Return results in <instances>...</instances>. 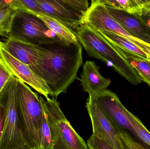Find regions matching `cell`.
Instances as JSON below:
<instances>
[{
    "mask_svg": "<svg viewBox=\"0 0 150 149\" xmlns=\"http://www.w3.org/2000/svg\"><path fill=\"white\" fill-rule=\"evenodd\" d=\"M50 45L45 48L38 59L29 66L49 87L50 96L57 98L61 94L66 93L77 79L83 64V46L79 42L69 45Z\"/></svg>",
    "mask_w": 150,
    "mask_h": 149,
    "instance_id": "cell-1",
    "label": "cell"
},
{
    "mask_svg": "<svg viewBox=\"0 0 150 149\" xmlns=\"http://www.w3.org/2000/svg\"><path fill=\"white\" fill-rule=\"evenodd\" d=\"M76 30L79 42L89 56L112 66L131 84H141L142 80L127 59L98 31L86 24H82Z\"/></svg>",
    "mask_w": 150,
    "mask_h": 149,
    "instance_id": "cell-2",
    "label": "cell"
},
{
    "mask_svg": "<svg viewBox=\"0 0 150 149\" xmlns=\"http://www.w3.org/2000/svg\"><path fill=\"white\" fill-rule=\"evenodd\" d=\"M17 78L12 75L0 92V103L6 112L0 149H29L24 134L16 92Z\"/></svg>",
    "mask_w": 150,
    "mask_h": 149,
    "instance_id": "cell-3",
    "label": "cell"
},
{
    "mask_svg": "<svg viewBox=\"0 0 150 149\" xmlns=\"http://www.w3.org/2000/svg\"><path fill=\"white\" fill-rule=\"evenodd\" d=\"M16 92L26 143L29 149H40L44 110L39 96L17 78Z\"/></svg>",
    "mask_w": 150,
    "mask_h": 149,
    "instance_id": "cell-4",
    "label": "cell"
},
{
    "mask_svg": "<svg viewBox=\"0 0 150 149\" xmlns=\"http://www.w3.org/2000/svg\"><path fill=\"white\" fill-rule=\"evenodd\" d=\"M39 98L48 120L53 149H88L86 143L67 120L56 98Z\"/></svg>",
    "mask_w": 150,
    "mask_h": 149,
    "instance_id": "cell-5",
    "label": "cell"
},
{
    "mask_svg": "<svg viewBox=\"0 0 150 149\" xmlns=\"http://www.w3.org/2000/svg\"><path fill=\"white\" fill-rule=\"evenodd\" d=\"M8 38L40 45L62 44L40 18L22 9L16 10Z\"/></svg>",
    "mask_w": 150,
    "mask_h": 149,
    "instance_id": "cell-6",
    "label": "cell"
},
{
    "mask_svg": "<svg viewBox=\"0 0 150 149\" xmlns=\"http://www.w3.org/2000/svg\"><path fill=\"white\" fill-rule=\"evenodd\" d=\"M92 100L110 121L115 130L124 129L134 135L129 111L122 105L115 93L106 90Z\"/></svg>",
    "mask_w": 150,
    "mask_h": 149,
    "instance_id": "cell-7",
    "label": "cell"
},
{
    "mask_svg": "<svg viewBox=\"0 0 150 149\" xmlns=\"http://www.w3.org/2000/svg\"><path fill=\"white\" fill-rule=\"evenodd\" d=\"M0 60L7 69L17 78L27 84L45 97L51 95V90L46 83L33 72L30 66L11 55L0 41Z\"/></svg>",
    "mask_w": 150,
    "mask_h": 149,
    "instance_id": "cell-8",
    "label": "cell"
},
{
    "mask_svg": "<svg viewBox=\"0 0 150 149\" xmlns=\"http://www.w3.org/2000/svg\"><path fill=\"white\" fill-rule=\"evenodd\" d=\"M86 107L90 116L93 134L106 140L114 149H124L122 143L110 121L95 102L88 97Z\"/></svg>",
    "mask_w": 150,
    "mask_h": 149,
    "instance_id": "cell-9",
    "label": "cell"
},
{
    "mask_svg": "<svg viewBox=\"0 0 150 149\" xmlns=\"http://www.w3.org/2000/svg\"><path fill=\"white\" fill-rule=\"evenodd\" d=\"M43 14L63 23L72 29L82 24L83 15L61 0H34Z\"/></svg>",
    "mask_w": 150,
    "mask_h": 149,
    "instance_id": "cell-10",
    "label": "cell"
},
{
    "mask_svg": "<svg viewBox=\"0 0 150 149\" xmlns=\"http://www.w3.org/2000/svg\"><path fill=\"white\" fill-rule=\"evenodd\" d=\"M100 66L93 61L87 60L83 65L80 80L83 90L89 94L91 99L107 90L111 84L110 79L100 74Z\"/></svg>",
    "mask_w": 150,
    "mask_h": 149,
    "instance_id": "cell-11",
    "label": "cell"
},
{
    "mask_svg": "<svg viewBox=\"0 0 150 149\" xmlns=\"http://www.w3.org/2000/svg\"><path fill=\"white\" fill-rule=\"evenodd\" d=\"M4 48L15 58L30 66L33 64L40 57L45 47L20 41L11 38L3 43Z\"/></svg>",
    "mask_w": 150,
    "mask_h": 149,
    "instance_id": "cell-12",
    "label": "cell"
},
{
    "mask_svg": "<svg viewBox=\"0 0 150 149\" xmlns=\"http://www.w3.org/2000/svg\"><path fill=\"white\" fill-rule=\"evenodd\" d=\"M112 16L131 35L150 43V32L148 29L130 14L119 9L107 7Z\"/></svg>",
    "mask_w": 150,
    "mask_h": 149,
    "instance_id": "cell-13",
    "label": "cell"
},
{
    "mask_svg": "<svg viewBox=\"0 0 150 149\" xmlns=\"http://www.w3.org/2000/svg\"><path fill=\"white\" fill-rule=\"evenodd\" d=\"M36 16L54 32L62 44L69 45L79 43L75 31L63 23L45 14H40Z\"/></svg>",
    "mask_w": 150,
    "mask_h": 149,
    "instance_id": "cell-14",
    "label": "cell"
},
{
    "mask_svg": "<svg viewBox=\"0 0 150 149\" xmlns=\"http://www.w3.org/2000/svg\"><path fill=\"white\" fill-rule=\"evenodd\" d=\"M98 31L117 50L150 60L149 56L145 52L125 38L112 32L101 31Z\"/></svg>",
    "mask_w": 150,
    "mask_h": 149,
    "instance_id": "cell-15",
    "label": "cell"
},
{
    "mask_svg": "<svg viewBox=\"0 0 150 149\" xmlns=\"http://www.w3.org/2000/svg\"><path fill=\"white\" fill-rule=\"evenodd\" d=\"M120 51L134 68L141 80L144 81L150 87V61L134 56L126 52Z\"/></svg>",
    "mask_w": 150,
    "mask_h": 149,
    "instance_id": "cell-16",
    "label": "cell"
},
{
    "mask_svg": "<svg viewBox=\"0 0 150 149\" xmlns=\"http://www.w3.org/2000/svg\"><path fill=\"white\" fill-rule=\"evenodd\" d=\"M16 8L11 6L0 8V36L8 38Z\"/></svg>",
    "mask_w": 150,
    "mask_h": 149,
    "instance_id": "cell-17",
    "label": "cell"
},
{
    "mask_svg": "<svg viewBox=\"0 0 150 149\" xmlns=\"http://www.w3.org/2000/svg\"><path fill=\"white\" fill-rule=\"evenodd\" d=\"M129 115L130 123L134 131V136L150 147V132L137 116L130 112Z\"/></svg>",
    "mask_w": 150,
    "mask_h": 149,
    "instance_id": "cell-18",
    "label": "cell"
},
{
    "mask_svg": "<svg viewBox=\"0 0 150 149\" xmlns=\"http://www.w3.org/2000/svg\"><path fill=\"white\" fill-rule=\"evenodd\" d=\"M40 149H53L51 129L44 110L42 125L40 133Z\"/></svg>",
    "mask_w": 150,
    "mask_h": 149,
    "instance_id": "cell-19",
    "label": "cell"
},
{
    "mask_svg": "<svg viewBox=\"0 0 150 149\" xmlns=\"http://www.w3.org/2000/svg\"><path fill=\"white\" fill-rule=\"evenodd\" d=\"M116 131L122 143L124 149L145 148L141 143L134 140L127 131L121 129H116Z\"/></svg>",
    "mask_w": 150,
    "mask_h": 149,
    "instance_id": "cell-20",
    "label": "cell"
},
{
    "mask_svg": "<svg viewBox=\"0 0 150 149\" xmlns=\"http://www.w3.org/2000/svg\"><path fill=\"white\" fill-rule=\"evenodd\" d=\"M86 145L88 149H114L106 140L93 134L87 140Z\"/></svg>",
    "mask_w": 150,
    "mask_h": 149,
    "instance_id": "cell-21",
    "label": "cell"
},
{
    "mask_svg": "<svg viewBox=\"0 0 150 149\" xmlns=\"http://www.w3.org/2000/svg\"><path fill=\"white\" fill-rule=\"evenodd\" d=\"M20 8L24 10L31 14L37 15L43 14L41 9L34 0H16Z\"/></svg>",
    "mask_w": 150,
    "mask_h": 149,
    "instance_id": "cell-22",
    "label": "cell"
},
{
    "mask_svg": "<svg viewBox=\"0 0 150 149\" xmlns=\"http://www.w3.org/2000/svg\"><path fill=\"white\" fill-rule=\"evenodd\" d=\"M83 15L89 8L88 0H61Z\"/></svg>",
    "mask_w": 150,
    "mask_h": 149,
    "instance_id": "cell-23",
    "label": "cell"
},
{
    "mask_svg": "<svg viewBox=\"0 0 150 149\" xmlns=\"http://www.w3.org/2000/svg\"><path fill=\"white\" fill-rule=\"evenodd\" d=\"M13 74L0 60V92Z\"/></svg>",
    "mask_w": 150,
    "mask_h": 149,
    "instance_id": "cell-24",
    "label": "cell"
},
{
    "mask_svg": "<svg viewBox=\"0 0 150 149\" xmlns=\"http://www.w3.org/2000/svg\"><path fill=\"white\" fill-rule=\"evenodd\" d=\"M133 11V15H142L144 2L142 0H128Z\"/></svg>",
    "mask_w": 150,
    "mask_h": 149,
    "instance_id": "cell-25",
    "label": "cell"
},
{
    "mask_svg": "<svg viewBox=\"0 0 150 149\" xmlns=\"http://www.w3.org/2000/svg\"><path fill=\"white\" fill-rule=\"evenodd\" d=\"M6 112L5 108L0 103V143L4 131Z\"/></svg>",
    "mask_w": 150,
    "mask_h": 149,
    "instance_id": "cell-26",
    "label": "cell"
},
{
    "mask_svg": "<svg viewBox=\"0 0 150 149\" xmlns=\"http://www.w3.org/2000/svg\"><path fill=\"white\" fill-rule=\"evenodd\" d=\"M91 3H99L104 4L107 7H112L115 8L122 10L119 3L116 0H91Z\"/></svg>",
    "mask_w": 150,
    "mask_h": 149,
    "instance_id": "cell-27",
    "label": "cell"
},
{
    "mask_svg": "<svg viewBox=\"0 0 150 149\" xmlns=\"http://www.w3.org/2000/svg\"><path fill=\"white\" fill-rule=\"evenodd\" d=\"M6 6H13L17 9H21L16 0H0V8Z\"/></svg>",
    "mask_w": 150,
    "mask_h": 149,
    "instance_id": "cell-28",
    "label": "cell"
},
{
    "mask_svg": "<svg viewBox=\"0 0 150 149\" xmlns=\"http://www.w3.org/2000/svg\"><path fill=\"white\" fill-rule=\"evenodd\" d=\"M142 15L147 16L150 18V6L143 10Z\"/></svg>",
    "mask_w": 150,
    "mask_h": 149,
    "instance_id": "cell-29",
    "label": "cell"
},
{
    "mask_svg": "<svg viewBox=\"0 0 150 149\" xmlns=\"http://www.w3.org/2000/svg\"><path fill=\"white\" fill-rule=\"evenodd\" d=\"M150 6V0H148L147 2L144 4L143 7V10L145 8H148Z\"/></svg>",
    "mask_w": 150,
    "mask_h": 149,
    "instance_id": "cell-30",
    "label": "cell"
},
{
    "mask_svg": "<svg viewBox=\"0 0 150 149\" xmlns=\"http://www.w3.org/2000/svg\"><path fill=\"white\" fill-rule=\"evenodd\" d=\"M143 1V2H144V3H145V2H147V1H148V0H142Z\"/></svg>",
    "mask_w": 150,
    "mask_h": 149,
    "instance_id": "cell-31",
    "label": "cell"
},
{
    "mask_svg": "<svg viewBox=\"0 0 150 149\" xmlns=\"http://www.w3.org/2000/svg\"><path fill=\"white\" fill-rule=\"evenodd\" d=\"M149 25L150 27V22H149Z\"/></svg>",
    "mask_w": 150,
    "mask_h": 149,
    "instance_id": "cell-32",
    "label": "cell"
}]
</instances>
